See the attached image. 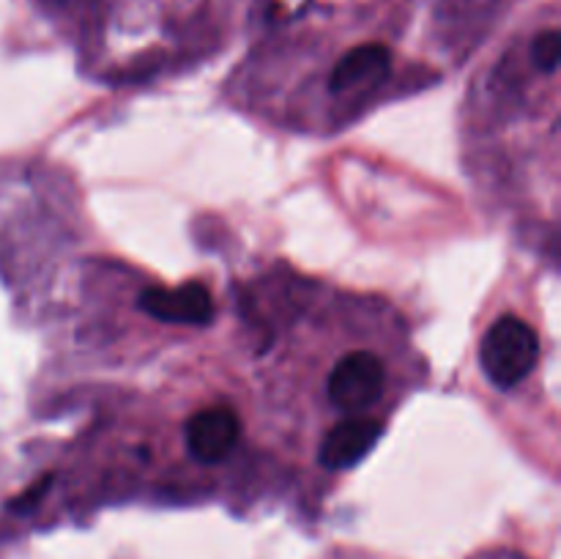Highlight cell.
I'll list each match as a JSON object with an SVG mask.
<instances>
[{"mask_svg": "<svg viewBox=\"0 0 561 559\" xmlns=\"http://www.w3.org/2000/svg\"><path fill=\"white\" fill-rule=\"evenodd\" d=\"M540 338L518 316H502L480 343V365L496 389H513L535 370Z\"/></svg>", "mask_w": 561, "mask_h": 559, "instance_id": "1", "label": "cell"}, {"mask_svg": "<svg viewBox=\"0 0 561 559\" xmlns=\"http://www.w3.org/2000/svg\"><path fill=\"white\" fill-rule=\"evenodd\" d=\"M387 387V365L373 351H351L327 378L329 403L343 414H365L381 400Z\"/></svg>", "mask_w": 561, "mask_h": 559, "instance_id": "2", "label": "cell"}, {"mask_svg": "<svg viewBox=\"0 0 561 559\" xmlns=\"http://www.w3.org/2000/svg\"><path fill=\"white\" fill-rule=\"evenodd\" d=\"M184 431L186 449L197 464H219L239 444L241 420L230 406H211L192 414Z\"/></svg>", "mask_w": 561, "mask_h": 559, "instance_id": "3", "label": "cell"}, {"mask_svg": "<svg viewBox=\"0 0 561 559\" xmlns=\"http://www.w3.org/2000/svg\"><path fill=\"white\" fill-rule=\"evenodd\" d=\"M137 307L164 323L203 327L214 318V299L203 283H184L179 288H146L137 299Z\"/></svg>", "mask_w": 561, "mask_h": 559, "instance_id": "4", "label": "cell"}, {"mask_svg": "<svg viewBox=\"0 0 561 559\" xmlns=\"http://www.w3.org/2000/svg\"><path fill=\"white\" fill-rule=\"evenodd\" d=\"M383 433L381 420H370L365 414H356L343 420L340 425H334L332 431L323 436L321 453H318V460H321L327 469H348V466L359 464Z\"/></svg>", "mask_w": 561, "mask_h": 559, "instance_id": "5", "label": "cell"}, {"mask_svg": "<svg viewBox=\"0 0 561 559\" xmlns=\"http://www.w3.org/2000/svg\"><path fill=\"white\" fill-rule=\"evenodd\" d=\"M389 66H392V53L383 44H359L337 60L329 77V88L334 93L370 88L389 75Z\"/></svg>", "mask_w": 561, "mask_h": 559, "instance_id": "6", "label": "cell"}, {"mask_svg": "<svg viewBox=\"0 0 561 559\" xmlns=\"http://www.w3.org/2000/svg\"><path fill=\"white\" fill-rule=\"evenodd\" d=\"M559 55H561V36L559 31H542L540 36L531 42V60H535V66L540 71H546V75H551V71H557L559 66Z\"/></svg>", "mask_w": 561, "mask_h": 559, "instance_id": "7", "label": "cell"}, {"mask_svg": "<svg viewBox=\"0 0 561 559\" xmlns=\"http://www.w3.org/2000/svg\"><path fill=\"white\" fill-rule=\"evenodd\" d=\"M49 482H53V477H49V475H44L42 480H38V486H36V482H33V486L27 488V491L22 493V497H16L14 502H11V507H14V510H31L33 504L38 502V497H42V493L47 491V488H49Z\"/></svg>", "mask_w": 561, "mask_h": 559, "instance_id": "8", "label": "cell"}]
</instances>
